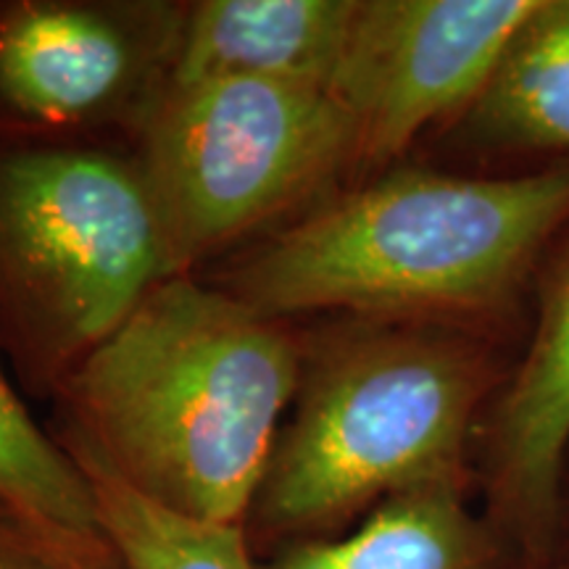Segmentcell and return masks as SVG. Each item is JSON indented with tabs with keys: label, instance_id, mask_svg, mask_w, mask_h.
Wrapping results in <instances>:
<instances>
[{
	"label": "cell",
	"instance_id": "cell-1",
	"mask_svg": "<svg viewBox=\"0 0 569 569\" xmlns=\"http://www.w3.org/2000/svg\"><path fill=\"white\" fill-rule=\"evenodd\" d=\"M301 369L277 319L169 277L90 348L71 396L82 440L127 486L177 515L240 525Z\"/></svg>",
	"mask_w": 569,
	"mask_h": 569
},
{
	"label": "cell",
	"instance_id": "cell-2",
	"mask_svg": "<svg viewBox=\"0 0 569 569\" xmlns=\"http://www.w3.org/2000/svg\"><path fill=\"white\" fill-rule=\"evenodd\" d=\"M567 227L569 159L501 177L396 169L284 230L232 296L269 319L332 309L482 327Z\"/></svg>",
	"mask_w": 569,
	"mask_h": 569
},
{
	"label": "cell",
	"instance_id": "cell-3",
	"mask_svg": "<svg viewBox=\"0 0 569 569\" xmlns=\"http://www.w3.org/2000/svg\"><path fill=\"white\" fill-rule=\"evenodd\" d=\"M501 382L478 325L353 317L303 353L290 422L253 501L259 525L327 538L407 490L465 486L482 401Z\"/></svg>",
	"mask_w": 569,
	"mask_h": 569
},
{
	"label": "cell",
	"instance_id": "cell-4",
	"mask_svg": "<svg viewBox=\"0 0 569 569\" xmlns=\"http://www.w3.org/2000/svg\"><path fill=\"white\" fill-rule=\"evenodd\" d=\"M348 161L353 127L330 90L206 80L169 84L140 172L180 267L315 193Z\"/></svg>",
	"mask_w": 569,
	"mask_h": 569
},
{
	"label": "cell",
	"instance_id": "cell-5",
	"mask_svg": "<svg viewBox=\"0 0 569 569\" xmlns=\"http://www.w3.org/2000/svg\"><path fill=\"white\" fill-rule=\"evenodd\" d=\"M0 264L77 346H98L177 272L140 169L96 151L0 161Z\"/></svg>",
	"mask_w": 569,
	"mask_h": 569
},
{
	"label": "cell",
	"instance_id": "cell-6",
	"mask_svg": "<svg viewBox=\"0 0 569 569\" xmlns=\"http://www.w3.org/2000/svg\"><path fill=\"white\" fill-rule=\"evenodd\" d=\"M538 0H356L330 92L356 161L382 167L425 127L461 117Z\"/></svg>",
	"mask_w": 569,
	"mask_h": 569
},
{
	"label": "cell",
	"instance_id": "cell-7",
	"mask_svg": "<svg viewBox=\"0 0 569 569\" xmlns=\"http://www.w3.org/2000/svg\"><path fill=\"white\" fill-rule=\"evenodd\" d=\"M569 453V232L540 274L532 336L488 419L493 507L528 565H549Z\"/></svg>",
	"mask_w": 569,
	"mask_h": 569
},
{
	"label": "cell",
	"instance_id": "cell-8",
	"mask_svg": "<svg viewBox=\"0 0 569 569\" xmlns=\"http://www.w3.org/2000/svg\"><path fill=\"white\" fill-rule=\"evenodd\" d=\"M356 0H206L177 46L172 82L272 80L330 90Z\"/></svg>",
	"mask_w": 569,
	"mask_h": 569
},
{
	"label": "cell",
	"instance_id": "cell-9",
	"mask_svg": "<svg viewBox=\"0 0 569 569\" xmlns=\"http://www.w3.org/2000/svg\"><path fill=\"white\" fill-rule=\"evenodd\" d=\"M134 71L130 32L88 6L30 3L0 24V92L40 122H77L111 103Z\"/></svg>",
	"mask_w": 569,
	"mask_h": 569
},
{
	"label": "cell",
	"instance_id": "cell-10",
	"mask_svg": "<svg viewBox=\"0 0 569 569\" xmlns=\"http://www.w3.org/2000/svg\"><path fill=\"white\" fill-rule=\"evenodd\" d=\"M264 569H501V561L465 486L440 482L386 498L346 536L296 540Z\"/></svg>",
	"mask_w": 569,
	"mask_h": 569
},
{
	"label": "cell",
	"instance_id": "cell-11",
	"mask_svg": "<svg viewBox=\"0 0 569 569\" xmlns=\"http://www.w3.org/2000/svg\"><path fill=\"white\" fill-rule=\"evenodd\" d=\"M461 130L490 151L569 156V0H538Z\"/></svg>",
	"mask_w": 569,
	"mask_h": 569
},
{
	"label": "cell",
	"instance_id": "cell-12",
	"mask_svg": "<svg viewBox=\"0 0 569 569\" xmlns=\"http://www.w3.org/2000/svg\"><path fill=\"white\" fill-rule=\"evenodd\" d=\"M71 457L90 480L106 546L124 569H259L240 525L203 522L163 509L127 486L82 438Z\"/></svg>",
	"mask_w": 569,
	"mask_h": 569
},
{
	"label": "cell",
	"instance_id": "cell-13",
	"mask_svg": "<svg viewBox=\"0 0 569 569\" xmlns=\"http://www.w3.org/2000/svg\"><path fill=\"white\" fill-rule=\"evenodd\" d=\"M0 501L61 553L106 543L90 480L30 417L0 372Z\"/></svg>",
	"mask_w": 569,
	"mask_h": 569
},
{
	"label": "cell",
	"instance_id": "cell-14",
	"mask_svg": "<svg viewBox=\"0 0 569 569\" xmlns=\"http://www.w3.org/2000/svg\"><path fill=\"white\" fill-rule=\"evenodd\" d=\"M59 557L61 551L46 543L27 546L0 540V569H63Z\"/></svg>",
	"mask_w": 569,
	"mask_h": 569
},
{
	"label": "cell",
	"instance_id": "cell-15",
	"mask_svg": "<svg viewBox=\"0 0 569 569\" xmlns=\"http://www.w3.org/2000/svg\"><path fill=\"white\" fill-rule=\"evenodd\" d=\"M522 569H536V567H522Z\"/></svg>",
	"mask_w": 569,
	"mask_h": 569
}]
</instances>
